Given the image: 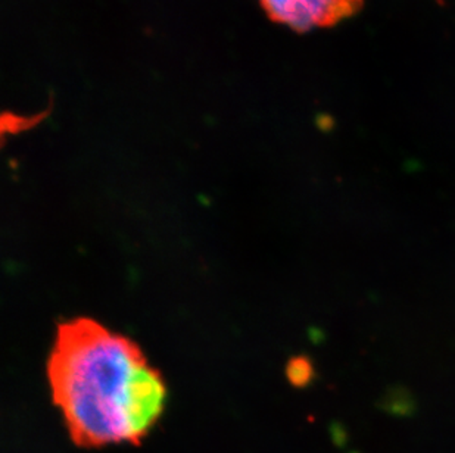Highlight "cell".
<instances>
[{"instance_id":"1","label":"cell","mask_w":455,"mask_h":453,"mask_svg":"<svg viewBox=\"0 0 455 453\" xmlns=\"http://www.w3.org/2000/svg\"><path fill=\"white\" fill-rule=\"evenodd\" d=\"M52 396L82 446L138 441L165 402V385L132 340L87 318L60 325L48 363Z\"/></svg>"},{"instance_id":"2","label":"cell","mask_w":455,"mask_h":453,"mask_svg":"<svg viewBox=\"0 0 455 453\" xmlns=\"http://www.w3.org/2000/svg\"><path fill=\"white\" fill-rule=\"evenodd\" d=\"M273 21L295 31L335 26L361 8L363 0H259Z\"/></svg>"}]
</instances>
